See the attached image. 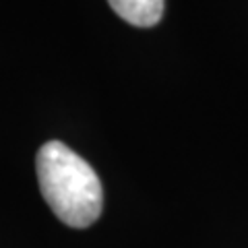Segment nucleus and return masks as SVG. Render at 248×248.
Returning a JSON list of instances; mask_svg holds the SVG:
<instances>
[{
	"label": "nucleus",
	"instance_id": "nucleus-2",
	"mask_svg": "<svg viewBox=\"0 0 248 248\" xmlns=\"http://www.w3.org/2000/svg\"><path fill=\"white\" fill-rule=\"evenodd\" d=\"M120 19L135 27H153L164 17L166 0H108Z\"/></svg>",
	"mask_w": 248,
	"mask_h": 248
},
{
	"label": "nucleus",
	"instance_id": "nucleus-1",
	"mask_svg": "<svg viewBox=\"0 0 248 248\" xmlns=\"http://www.w3.org/2000/svg\"><path fill=\"white\" fill-rule=\"evenodd\" d=\"M37 180L54 215L71 228H89L102 215V182L87 161L60 141L37 151Z\"/></svg>",
	"mask_w": 248,
	"mask_h": 248
}]
</instances>
